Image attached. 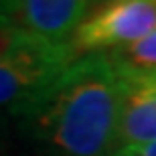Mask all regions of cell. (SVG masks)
I'll use <instances>...</instances> for the list:
<instances>
[{
    "mask_svg": "<svg viewBox=\"0 0 156 156\" xmlns=\"http://www.w3.org/2000/svg\"><path fill=\"white\" fill-rule=\"evenodd\" d=\"M122 75L108 53L67 65L20 120L47 156H110L118 148Z\"/></svg>",
    "mask_w": 156,
    "mask_h": 156,
    "instance_id": "6da1fadb",
    "label": "cell"
},
{
    "mask_svg": "<svg viewBox=\"0 0 156 156\" xmlns=\"http://www.w3.org/2000/svg\"><path fill=\"white\" fill-rule=\"evenodd\" d=\"M118 148L156 142V77H122Z\"/></svg>",
    "mask_w": 156,
    "mask_h": 156,
    "instance_id": "5b68a950",
    "label": "cell"
},
{
    "mask_svg": "<svg viewBox=\"0 0 156 156\" xmlns=\"http://www.w3.org/2000/svg\"><path fill=\"white\" fill-rule=\"evenodd\" d=\"M110 156H156V142L120 146V148H116Z\"/></svg>",
    "mask_w": 156,
    "mask_h": 156,
    "instance_id": "52a82bcc",
    "label": "cell"
},
{
    "mask_svg": "<svg viewBox=\"0 0 156 156\" xmlns=\"http://www.w3.org/2000/svg\"><path fill=\"white\" fill-rule=\"evenodd\" d=\"M93 6L85 0H10L0 2V23L53 45H71Z\"/></svg>",
    "mask_w": 156,
    "mask_h": 156,
    "instance_id": "277c9868",
    "label": "cell"
},
{
    "mask_svg": "<svg viewBox=\"0 0 156 156\" xmlns=\"http://www.w3.org/2000/svg\"><path fill=\"white\" fill-rule=\"evenodd\" d=\"M75 59L71 45H53L0 23V110L20 118Z\"/></svg>",
    "mask_w": 156,
    "mask_h": 156,
    "instance_id": "7a4b0ae2",
    "label": "cell"
},
{
    "mask_svg": "<svg viewBox=\"0 0 156 156\" xmlns=\"http://www.w3.org/2000/svg\"><path fill=\"white\" fill-rule=\"evenodd\" d=\"M108 55L122 77H156V29L142 41Z\"/></svg>",
    "mask_w": 156,
    "mask_h": 156,
    "instance_id": "8992f818",
    "label": "cell"
},
{
    "mask_svg": "<svg viewBox=\"0 0 156 156\" xmlns=\"http://www.w3.org/2000/svg\"><path fill=\"white\" fill-rule=\"evenodd\" d=\"M156 29V0H116L95 4L79 24L71 49L77 57L114 53Z\"/></svg>",
    "mask_w": 156,
    "mask_h": 156,
    "instance_id": "3957f363",
    "label": "cell"
}]
</instances>
